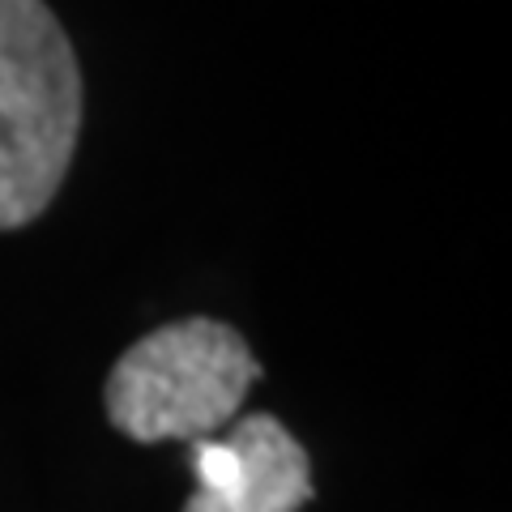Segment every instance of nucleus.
I'll use <instances>...</instances> for the list:
<instances>
[{
    "label": "nucleus",
    "instance_id": "1",
    "mask_svg": "<svg viewBox=\"0 0 512 512\" xmlns=\"http://www.w3.org/2000/svg\"><path fill=\"white\" fill-rule=\"evenodd\" d=\"M82 133V69L47 0H0V231L35 222Z\"/></svg>",
    "mask_w": 512,
    "mask_h": 512
},
{
    "label": "nucleus",
    "instance_id": "2",
    "mask_svg": "<svg viewBox=\"0 0 512 512\" xmlns=\"http://www.w3.org/2000/svg\"><path fill=\"white\" fill-rule=\"evenodd\" d=\"M261 363L231 325L210 316L171 320L116 359L107 376V419L137 444L210 440L235 423Z\"/></svg>",
    "mask_w": 512,
    "mask_h": 512
},
{
    "label": "nucleus",
    "instance_id": "3",
    "mask_svg": "<svg viewBox=\"0 0 512 512\" xmlns=\"http://www.w3.org/2000/svg\"><path fill=\"white\" fill-rule=\"evenodd\" d=\"M197 491L184 512H299L312 500V461L274 414L235 419L227 436L192 440Z\"/></svg>",
    "mask_w": 512,
    "mask_h": 512
}]
</instances>
